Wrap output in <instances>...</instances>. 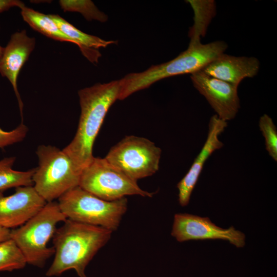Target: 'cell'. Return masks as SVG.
<instances>
[{"instance_id":"6da1fadb","label":"cell","mask_w":277,"mask_h":277,"mask_svg":"<svg viewBox=\"0 0 277 277\" xmlns=\"http://www.w3.org/2000/svg\"><path fill=\"white\" fill-rule=\"evenodd\" d=\"M120 90V81L115 80L96 84L78 92L81 107L78 127L73 140L63 151L80 175L94 157L95 140L109 109L118 99Z\"/></svg>"},{"instance_id":"7a4b0ae2","label":"cell","mask_w":277,"mask_h":277,"mask_svg":"<svg viewBox=\"0 0 277 277\" xmlns=\"http://www.w3.org/2000/svg\"><path fill=\"white\" fill-rule=\"evenodd\" d=\"M64 222L53 236L54 258L46 274L58 276L72 269L79 277H87V266L109 241L113 232L68 219Z\"/></svg>"},{"instance_id":"3957f363","label":"cell","mask_w":277,"mask_h":277,"mask_svg":"<svg viewBox=\"0 0 277 277\" xmlns=\"http://www.w3.org/2000/svg\"><path fill=\"white\" fill-rule=\"evenodd\" d=\"M227 43L216 41L207 44L201 41L189 42L187 49L175 58L163 64L153 65L145 71L129 73L120 80L118 100H123L136 91L171 76L201 71L205 66L224 53Z\"/></svg>"},{"instance_id":"277c9868","label":"cell","mask_w":277,"mask_h":277,"mask_svg":"<svg viewBox=\"0 0 277 277\" xmlns=\"http://www.w3.org/2000/svg\"><path fill=\"white\" fill-rule=\"evenodd\" d=\"M66 220L57 202H47L25 224L11 230L10 239L19 248L27 264L43 267L54 254V248L48 247L47 244L56 231V225Z\"/></svg>"},{"instance_id":"5b68a950","label":"cell","mask_w":277,"mask_h":277,"mask_svg":"<svg viewBox=\"0 0 277 277\" xmlns=\"http://www.w3.org/2000/svg\"><path fill=\"white\" fill-rule=\"evenodd\" d=\"M58 199L59 207L67 219L101 226L112 232L117 229L128 208L126 197L108 201L79 186L70 189Z\"/></svg>"},{"instance_id":"8992f818","label":"cell","mask_w":277,"mask_h":277,"mask_svg":"<svg viewBox=\"0 0 277 277\" xmlns=\"http://www.w3.org/2000/svg\"><path fill=\"white\" fill-rule=\"evenodd\" d=\"M36 153L38 166L33 175L34 188L47 202L78 186L80 174L63 150L42 145L37 147Z\"/></svg>"},{"instance_id":"52a82bcc","label":"cell","mask_w":277,"mask_h":277,"mask_svg":"<svg viewBox=\"0 0 277 277\" xmlns=\"http://www.w3.org/2000/svg\"><path fill=\"white\" fill-rule=\"evenodd\" d=\"M78 186L108 201L133 195L151 197L154 194L143 190L136 181L114 167L105 158L98 157H94L82 170Z\"/></svg>"},{"instance_id":"ba28073f","label":"cell","mask_w":277,"mask_h":277,"mask_svg":"<svg viewBox=\"0 0 277 277\" xmlns=\"http://www.w3.org/2000/svg\"><path fill=\"white\" fill-rule=\"evenodd\" d=\"M161 153V149L149 140L128 135L112 147L105 158L137 181L159 170Z\"/></svg>"},{"instance_id":"9c48e42d","label":"cell","mask_w":277,"mask_h":277,"mask_svg":"<svg viewBox=\"0 0 277 277\" xmlns=\"http://www.w3.org/2000/svg\"><path fill=\"white\" fill-rule=\"evenodd\" d=\"M171 234L179 242L220 239L228 241L238 248L245 244V234L233 226L223 229L207 217L186 213L175 214Z\"/></svg>"},{"instance_id":"30bf717a","label":"cell","mask_w":277,"mask_h":277,"mask_svg":"<svg viewBox=\"0 0 277 277\" xmlns=\"http://www.w3.org/2000/svg\"><path fill=\"white\" fill-rule=\"evenodd\" d=\"M194 88L206 99L218 117L233 120L240 108L238 86L209 76L202 71L190 75Z\"/></svg>"},{"instance_id":"8fae6325","label":"cell","mask_w":277,"mask_h":277,"mask_svg":"<svg viewBox=\"0 0 277 277\" xmlns=\"http://www.w3.org/2000/svg\"><path fill=\"white\" fill-rule=\"evenodd\" d=\"M47 203L33 186L17 187L15 193L9 196L0 191V225L8 229L21 226Z\"/></svg>"},{"instance_id":"7c38bea8","label":"cell","mask_w":277,"mask_h":277,"mask_svg":"<svg viewBox=\"0 0 277 277\" xmlns=\"http://www.w3.org/2000/svg\"><path fill=\"white\" fill-rule=\"evenodd\" d=\"M227 126V122L215 114L210 118L206 140L188 171L177 184L179 202L181 206L189 204L191 193L207 160L215 150L223 147L224 144L219 139V136Z\"/></svg>"},{"instance_id":"4fadbf2b","label":"cell","mask_w":277,"mask_h":277,"mask_svg":"<svg viewBox=\"0 0 277 277\" xmlns=\"http://www.w3.org/2000/svg\"><path fill=\"white\" fill-rule=\"evenodd\" d=\"M35 44V39L29 37L25 30L13 34L4 48L0 58V73L11 83L16 96L23 118V103L18 92L17 80L21 68L28 60Z\"/></svg>"},{"instance_id":"5bb4252c","label":"cell","mask_w":277,"mask_h":277,"mask_svg":"<svg viewBox=\"0 0 277 277\" xmlns=\"http://www.w3.org/2000/svg\"><path fill=\"white\" fill-rule=\"evenodd\" d=\"M260 67L254 57L220 54L201 71L212 77L238 86L245 78L254 77Z\"/></svg>"},{"instance_id":"9a60e30c","label":"cell","mask_w":277,"mask_h":277,"mask_svg":"<svg viewBox=\"0 0 277 277\" xmlns=\"http://www.w3.org/2000/svg\"><path fill=\"white\" fill-rule=\"evenodd\" d=\"M49 15L62 32L70 38L73 44L78 46L83 55L93 64L97 63L101 56L99 51L100 48H106L116 42L114 41H106L84 33L57 14Z\"/></svg>"},{"instance_id":"2e32d148","label":"cell","mask_w":277,"mask_h":277,"mask_svg":"<svg viewBox=\"0 0 277 277\" xmlns=\"http://www.w3.org/2000/svg\"><path fill=\"white\" fill-rule=\"evenodd\" d=\"M194 12L193 26L190 28V42H200L206 34L207 29L216 14L215 3L212 0H189Z\"/></svg>"},{"instance_id":"e0dca14e","label":"cell","mask_w":277,"mask_h":277,"mask_svg":"<svg viewBox=\"0 0 277 277\" xmlns=\"http://www.w3.org/2000/svg\"><path fill=\"white\" fill-rule=\"evenodd\" d=\"M20 9L23 19L34 30L53 39L73 43L72 40L62 32L49 14L36 11L25 5Z\"/></svg>"},{"instance_id":"ac0fdd59","label":"cell","mask_w":277,"mask_h":277,"mask_svg":"<svg viewBox=\"0 0 277 277\" xmlns=\"http://www.w3.org/2000/svg\"><path fill=\"white\" fill-rule=\"evenodd\" d=\"M15 157H5L0 161V191L22 186H32L33 168L26 171L14 170L12 166Z\"/></svg>"},{"instance_id":"d6986e66","label":"cell","mask_w":277,"mask_h":277,"mask_svg":"<svg viewBox=\"0 0 277 277\" xmlns=\"http://www.w3.org/2000/svg\"><path fill=\"white\" fill-rule=\"evenodd\" d=\"M26 264L23 254L12 239L0 242V271L22 269Z\"/></svg>"},{"instance_id":"ffe728a7","label":"cell","mask_w":277,"mask_h":277,"mask_svg":"<svg viewBox=\"0 0 277 277\" xmlns=\"http://www.w3.org/2000/svg\"><path fill=\"white\" fill-rule=\"evenodd\" d=\"M59 3L64 11L80 12L87 20L105 22L108 19L107 15L99 10L91 1L61 0Z\"/></svg>"},{"instance_id":"44dd1931","label":"cell","mask_w":277,"mask_h":277,"mask_svg":"<svg viewBox=\"0 0 277 277\" xmlns=\"http://www.w3.org/2000/svg\"><path fill=\"white\" fill-rule=\"evenodd\" d=\"M259 126L265 138V147L270 156L277 161V129L272 119L267 114L261 116Z\"/></svg>"},{"instance_id":"7402d4cb","label":"cell","mask_w":277,"mask_h":277,"mask_svg":"<svg viewBox=\"0 0 277 277\" xmlns=\"http://www.w3.org/2000/svg\"><path fill=\"white\" fill-rule=\"evenodd\" d=\"M28 131V127L22 123L11 131H5L0 128V148L22 141Z\"/></svg>"},{"instance_id":"603a6c76","label":"cell","mask_w":277,"mask_h":277,"mask_svg":"<svg viewBox=\"0 0 277 277\" xmlns=\"http://www.w3.org/2000/svg\"><path fill=\"white\" fill-rule=\"evenodd\" d=\"M24 5L21 1L17 0H0V13L9 10L14 7L19 8Z\"/></svg>"},{"instance_id":"cb8c5ba5","label":"cell","mask_w":277,"mask_h":277,"mask_svg":"<svg viewBox=\"0 0 277 277\" xmlns=\"http://www.w3.org/2000/svg\"><path fill=\"white\" fill-rule=\"evenodd\" d=\"M11 230L0 225V242L10 239Z\"/></svg>"},{"instance_id":"d4e9b609","label":"cell","mask_w":277,"mask_h":277,"mask_svg":"<svg viewBox=\"0 0 277 277\" xmlns=\"http://www.w3.org/2000/svg\"><path fill=\"white\" fill-rule=\"evenodd\" d=\"M3 50H4V48L2 47L0 45V58H1L2 55V54H3Z\"/></svg>"}]
</instances>
